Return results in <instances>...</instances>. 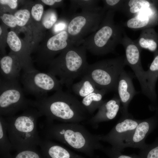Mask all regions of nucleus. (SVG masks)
I'll return each mask as SVG.
<instances>
[{
	"label": "nucleus",
	"mask_w": 158,
	"mask_h": 158,
	"mask_svg": "<svg viewBox=\"0 0 158 158\" xmlns=\"http://www.w3.org/2000/svg\"><path fill=\"white\" fill-rule=\"evenodd\" d=\"M140 120L134 118L130 114L122 115L111 130L106 135H98L100 141L107 142L113 150L121 152L126 142L132 134Z\"/></svg>",
	"instance_id": "9d476101"
},
{
	"label": "nucleus",
	"mask_w": 158,
	"mask_h": 158,
	"mask_svg": "<svg viewBox=\"0 0 158 158\" xmlns=\"http://www.w3.org/2000/svg\"><path fill=\"white\" fill-rule=\"evenodd\" d=\"M43 130L45 139L61 142L91 158H95L96 150H102L104 147L98 135L92 134L83 126L76 123H54L46 122Z\"/></svg>",
	"instance_id": "f257e3e1"
},
{
	"label": "nucleus",
	"mask_w": 158,
	"mask_h": 158,
	"mask_svg": "<svg viewBox=\"0 0 158 158\" xmlns=\"http://www.w3.org/2000/svg\"><path fill=\"white\" fill-rule=\"evenodd\" d=\"M70 1L71 16L75 13L79 8H80L82 11H98L102 9V7L98 5L99 0H72Z\"/></svg>",
	"instance_id": "b1692460"
},
{
	"label": "nucleus",
	"mask_w": 158,
	"mask_h": 158,
	"mask_svg": "<svg viewBox=\"0 0 158 158\" xmlns=\"http://www.w3.org/2000/svg\"><path fill=\"white\" fill-rule=\"evenodd\" d=\"M106 11L103 8L98 11H82L71 17L67 31L74 45H81L85 37L98 29Z\"/></svg>",
	"instance_id": "6e6552de"
},
{
	"label": "nucleus",
	"mask_w": 158,
	"mask_h": 158,
	"mask_svg": "<svg viewBox=\"0 0 158 158\" xmlns=\"http://www.w3.org/2000/svg\"><path fill=\"white\" fill-rule=\"evenodd\" d=\"M156 12L152 6L141 11L130 18L124 25L134 30H143L150 28L157 18Z\"/></svg>",
	"instance_id": "dca6fc26"
},
{
	"label": "nucleus",
	"mask_w": 158,
	"mask_h": 158,
	"mask_svg": "<svg viewBox=\"0 0 158 158\" xmlns=\"http://www.w3.org/2000/svg\"><path fill=\"white\" fill-rule=\"evenodd\" d=\"M116 90L122 105L121 108L122 115L127 114H129L128 107L129 104L138 92L135 89L131 77L124 69L118 78Z\"/></svg>",
	"instance_id": "ddd939ff"
},
{
	"label": "nucleus",
	"mask_w": 158,
	"mask_h": 158,
	"mask_svg": "<svg viewBox=\"0 0 158 158\" xmlns=\"http://www.w3.org/2000/svg\"><path fill=\"white\" fill-rule=\"evenodd\" d=\"M115 12L107 11L98 29L85 37L82 45L87 50L96 55L114 52L121 44L125 32L114 20Z\"/></svg>",
	"instance_id": "20e7f679"
},
{
	"label": "nucleus",
	"mask_w": 158,
	"mask_h": 158,
	"mask_svg": "<svg viewBox=\"0 0 158 158\" xmlns=\"http://www.w3.org/2000/svg\"><path fill=\"white\" fill-rule=\"evenodd\" d=\"M18 79L7 80L0 77V116L15 115L18 111L32 107L33 100L25 97Z\"/></svg>",
	"instance_id": "0eeeda50"
},
{
	"label": "nucleus",
	"mask_w": 158,
	"mask_h": 158,
	"mask_svg": "<svg viewBox=\"0 0 158 158\" xmlns=\"http://www.w3.org/2000/svg\"><path fill=\"white\" fill-rule=\"evenodd\" d=\"M97 89L94 82L87 75H84L81 80L72 86L73 92L83 98L94 92Z\"/></svg>",
	"instance_id": "4be33fe9"
},
{
	"label": "nucleus",
	"mask_w": 158,
	"mask_h": 158,
	"mask_svg": "<svg viewBox=\"0 0 158 158\" xmlns=\"http://www.w3.org/2000/svg\"><path fill=\"white\" fill-rule=\"evenodd\" d=\"M86 51L82 45H71L52 61L47 72L58 77L62 85L69 88L76 78L84 74L88 65Z\"/></svg>",
	"instance_id": "39448f33"
},
{
	"label": "nucleus",
	"mask_w": 158,
	"mask_h": 158,
	"mask_svg": "<svg viewBox=\"0 0 158 158\" xmlns=\"http://www.w3.org/2000/svg\"><path fill=\"white\" fill-rule=\"evenodd\" d=\"M36 147L29 148L18 152L14 158H45L44 155L42 156L38 151Z\"/></svg>",
	"instance_id": "cd10ccee"
},
{
	"label": "nucleus",
	"mask_w": 158,
	"mask_h": 158,
	"mask_svg": "<svg viewBox=\"0 0 158 158\" xmlns=\"http://www.w3.org/2000/svg\"><path fill=\"white\" fill-rule=\"evenodd\" d=\"M110 158H142L139 155H126L121 153V152L115 150L111 147H104L102 150Z\"/></svg>",
	"instance_id": "c756f323"
},
{
	"label": "nucleus",
	"mask_w": 158,
	"mask_h": 158,
	"mask_svg": "<svg viewBox=\"0 0 158 158\" xmlns=\"http://www.w3.org/2000/svg\"><path fill=\"white\" fill-rule=\"evenodd\" d=\"M61 0H42V1L46 5L53 6L61 1Z\"/></svg>",
	"instance_id": "c9c22d12"
},
{
	"label": "nucleus",
	"mask_w": 158,
	"mask_h": 158,
	"mask_svg": "<svg viewBox=\"0 0 158 158\" xmlns=\"http://www.w3.org/2000/svg\"><path fill=\"white\" fill-rule=\"evenodd\" d=\"M126 65L123 56L102 60L88 64L84 75L90 77L97 89L116 90L118 78Z\"/></svg>",
	"instance_id": "423d86ee"
},
{
	"label": "nucleus",
	"mask_w": 158,
	"mask_h": 158,
	"mask_svg": "<svg viewBox=\"0 0 158 158\" xmlns=\"http://www.w3.org/2000/svg\"><path fill=\"white\" fill-rule=\"evenodd\" d=\"M125 49V62L133 71L140 83L145 80V71L143 70L141 61V49L134 40L124 33L121 44Z\"/></svg>",
	"instance_id": "9b49d317"
},
{
	"label": "nucleus",
	"mask_w": 158,
	"mask_h": 158,
	"mask_svg": "<svg viewBox=\"0 0 158 158\" xmlns=\"http://www.w3.org/2000/svg\"><path fill=\"white\" fill-rule=\"evenodd\" d=\"M14 56H6L0 60V77L7 80L18 79L22 68L19 60Z\"/></svg>",
	"instance_id": "f3484780"
},
{
	"label": "nucleus",
	"mask_w": 158,
	"mask_h": 158,
	"mask_svg": "<svg viewBox=\"0 0 158 158\" xmlns=\"http://www.w3.org/2000/svg\"><path fill=\"white\" fill-rule=\"evenodd\" d=\"M107 91L97 89L94 92L83 98L82 104L88 113L92 114L99 108L105 102L103 97Z\"/></svg>",
	"instance_id": "6ab92c4d"
},
{
	"label": "nucleus",
	"mask_w": 158,
	"mask_h": 158,
	"mask_svg": "<svg viewBox=\"0 0 158 158\" xmlns=\"http://www.w3.org/2000/svg\"><path fill=\"white\" fill-rule=\"evenodd\" d=\"M151 6V3L148 0H125L121 11L130 18L141 11Z\"/></svg>",
	"instance_id": "5701e85b"
},
{
	"label": "nucleus",
	"mask_w": 158,
	"mask_h": 158,
	"mask_svg": "<svg viewBox=\"0 0 158 158\" xmlns=\"http://www.w3.org/2000/svg\"><path fill=\"white\" fill-rule=\"evenodd\" d=\"M43 7L40 4H37L33 6L31 9V14L36 21L40 20L43 12Z\"/></svg>",
	"instance_id": "2f4dec72"
},
{
	"label": "nucleus",
	"mask_w": 158,
	"mask_h": 158,
	"mask_svg": "<svg viewBox=\"0 0 158 158\" xmlns=\"http://www.w3.org/2000/svg\"><path fill=\"white\" fill-rule=\"evenodd\" d=\"M39 146L45 158H85L50 140L42 139Z\"/></svg>",
	"instance_id": "2eb2a0df"
},
{
	"label": "nucleus",
	"mask_w": 158,
	"mask_h": 158,
	"mask_svg": "<svg viewBox=\"0 0 158 158\" xmlns=\"http://www.w3.org/2000/svg\"><path fill=\"white\" fill-rule=\"evenodd\" d=\"M0 18L3 22L10 27H14L17 25L16 18L13 15L4 13Z\"/></svg>",
	"instance_id": "473e14b6"
},
{
	"label": "nucleus",
	"mask_w": 158,
	"mask_h": 158,
	"mask_svg": "<svg viewBox=\"0 0 158 158\" xmlns=\"http://www.w3.org/2000/svg\"><path fill=\"white\" fill-rule=\"evenodd\" d=\"M32 107L45 116L47 122L56 120L62 123H79L88 119V112L81 102L62 90L49 97L33 101Z\"/></svg>",
	"instance_id": "f03ea898"
},
{
	"label": "nucleus",
	"mask_w": 158,
	"mask_h": 158,
	"mask_svg": "<svg viewBox=\"0 0 158 158\" xmlns=\"http://www.w3.org/2000/svg\"><path fill=\"white\" fill-rule=\"evenodd\" d=\"M42 116L37 109L30 107L20 115L4 117L13 149L18 152L39 145L42 139L37 130V123Z\"/></svg>",
	"instance_id": "7ed1b4c3"
},
{
	"label": "nucleus",
	"mask_w": 158,
	"mask_h": 158,
	"mask_svg": "<svg viewBox=\"0 0 158 158\" xmlns=\"http://www.w3.org/2000/svg\"><path fill=\"white\" fill-rule=\"evenodd\" d=\"M103 9L106 11H111L114 12L121 11L124 6L125 0H104Z\"/></svg>",
	"instance_id": "a878e982"
},
{
	"label": "nucleus",
	"mask_w": 158,
	"mask_h": 158,
	"mask_svg": "<svg viewBox=\"0 0 158 158\" xmlns=\"http://www.w3.org/2000/svg\"><path fill=\"white\" fill-rule=\"evenodd\" d=\"M57 15L55 11L51 10L48 12L43 20V24L47 29H50L55 24L57 20Z\"/></svg>",
	"instance_id": "7c9ffc66"
},
{
	"label": "nucleus",
	"mask_w": 158,
	"mask_h": 158,
	"mask_svg": "<svg viewBox=\"0 0 158 158\" xmlns=\"http://www.w3.org/2000/svg\"><path fill=\"white\" fill-rule=\"evenodd\" d=\"M21 81L23 90L34 95L36 100L47 97V92L62 90L60 81L56 76L48 73L35 70L29 72H24Z\"/></svg>",
	"instance_id": "1a4fd4ad"
},
{
	"label": "nucleus",
	"mask_w": 158,
	"mask_h": 158,
	"mask_svg": "<svg viewBox=\"0 0 158 158\" xmlns=\"http://www.w3.org/2000/svg\"><path fill=\"white\" fill-rule=\"evenodd\" d=\"M158 124L156 117L140 120L136 128L127 140L124 148L131 147L143 149L146 145L145 140L147 136L156 128Z\"/></svg>",
	"instance_id": "f8f14e48"
},
{
	"label": "nucleus",
	"mask_w": 158,
	"mask_h": 158,
	"mask_svg": "<svg viewBox=\"0 0 158 158\" xmlns=\"http://www.w3.org/2000/svg\"><path fill=\"white\" fill-rule=\"evenodd\" d=\"M7 124L5 118L0 116V149L1 154L4 158H12L9 153L13 146L7 135Z\"/></svg>",
	"instance_id": "412c9836"
},
{
	"label": "nucleus",
	"mask_w": 158,
	"mask_h": 158,
	"mask_svg": "<svg viewBox=\"0 0 158 158\" xmlns=\"http://www.w3.org/2000/svg\"><path fill=\"white\" fill-rule=\"evenodd\" d=\"M1 32H2L1 29V28L0 27V35L1 34Z\"/></svg>",
	"instance_id": "e433bc0d"
},
{
	"label": "nucleus",
	"mask_w": 158,
	"mask_h": 158,
	"mask_svg": "<svg viewBox=\"0 0 158 158\" xmlns=\"http://www.w3.org/2000/svg\"><path fill=\"white\" fill-rule=\"evenodd\" d=\"M157 36L154 30L150 28L142 30L138 39L134 41L141 49L154 51L157 47Z\"/></svg>",
	"instance_id": "aec40b11"
},
{
	"label": "nucleus",
	"mask_w": 158,
	"mask_h": 158,
	"mask_svg": "<svg viewBox=\"0 0 158 158\" xmlns=\"http://www.w3.org/2000/svg\"><path fill=\"white\" fill-rule=\"evenodd\" d=\"M139 155L142 158H158V138L153 143L147 144L140 150Z\"/></svg>",
	"instance_id": "393cba45"
},
{
	"label": "nucleus",
	"mask_w": 158,
	"mask_h": 158,
	"mask_svg": "<svg viewBox=\"0 0 158 158\" xmlns=\"http://www.w3.org/2000/svg\"><path fill=\"white\" fill-rule=\"evenodd\" d=\"M68 24L64 22H59L54 25L53 31L55 33L59 32L67 29Z\"/></svg>",
	"instance_id": "72a5a7b5"
},
{
	"label": "nucleus",
	"mask_w": 158,
	"mask_h": 158,
	"mask_svg": "<svg viewBox=\"0 0 158 158\" xmlns=\"http://www.w3.org/2000/svg\"><path fill=\"white\" fill-rule=\"evenodd\" d=\"M121 103L118 96H115L108 101H105L98 109L96 114L89 119L88 123L96 128L99 123L114 119L120 108Z\"/></svg>",
	"instance_id": "4468645a"
},
{
	"label": "nucleus",
	"mask_w": 158,
	"mask_h": 158,
	"mask_svg": "<svg viewBox=\"0 0 158 158\" xmlns=\"http://www.w3.org/2000/svg\"><path fill=\"white\" fill-rule=\"evenodd\" d=\"M7 41L9 47L14 52H17L20 50V40L14 32L10 31L8 33Z\"/></svg>",
	"instance_id": "bb28decb"
},
{
	"label": "nucleus",
	"mask_w": 158,
	"mask_h": 158,
	"mask_svg": "<svg viewBox=\"0 0 158 158\" xmlns=\"http://www.w3.org/2000/svg\"><path fill=\"white\" fill-rule=\"evenodd\" d=\"M17 25L20 26L25 25L30 18V14L27 9L20 10L14 14Z\"/></svg>",
	"instance_id": "c85d7f7f"
},
{
	"label": "nucleus",
	"mask_w": 158,
	"mask_h": 158,
	"mask_svg": "<svg viewBox=\"0 0 158 158\" xmlns=\"http://www.w3.org/2000/svg\"><path fill=\"white\" fill-rule=\"evenodd\" d=\"M73 45L67 30H64L51 37L47 42V47L53 55Z\"/></svg>",
	"instance_id": "a211bd4d"
},
{
	"label": "nucleus",
	"mask_w": 158,
	"mask_h": 158,
	"mask_svg": "<svg viewBox=\"0 0 158 158\" xmlns=\"http://www.w3.org/2000/svg\"><path fill=\"white\" fill-rule=\"evenodd\" d=\"M17 0H0L1 4L7 5L11 9L15 8L17 5Z\"/></svg>",
	"instance_id": "f704fd0d"
}]
</instances>
